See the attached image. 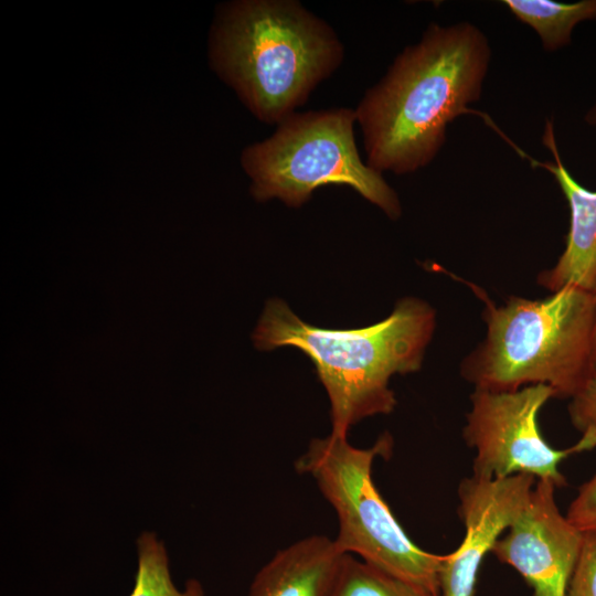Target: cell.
<instances>
[{
  "mask_svg": "<svg viewBox=\"0 0 596 596\" xmlns=\"http://www.w3.org/2000/svg\"><path fill=\"white\" fill-rule=\"evenodd\" d=\"M490 56L487 36L472 23H430L355 109L366 163L406 174L432 162L448 125L479 100Z\"/></svg>",
  "mask_w": 596,
  "mask_h": 596,
  "instance_id": "6da1fadb",
  "label": "cell"
},
{
  "mask_svg": "<svg viewBox=\"0 0 596 596\" xmlns=\"http://www.w3.org/2000/svg\"><path fill=\"white\" fill-rule=\"evenodd\" d=\"M435 327L434 308L415 297L400 299L389 317L358 329L311 326L273 298L253 339L259 350L295 347L311 360L330 401L331 434L348 437L363 418L393 412L390 379L422 368Z\"/></svg>",
  "mask_w": 596,
  "mask_h": 596,
  "instance_id": "7a4b0ae2",
  "label": "cell"
},
{
  "mask_svg": "<svg viewBox=\"0 0 596 596\" xmlns=\"http://www.w3.org/2000/svg\"><path fill=\"white\" fill-rule=\"evenodd\" d=\"M332 28L295 0L219 4L209 63L260 121L279 124L341 64Z\"/></svg>",
  "mask_w": 596,
  "mask_h": 596,
  "instance_id": "3957f363",
  "label": "cell"
},
{
  "mask_svg": "<svg viewBox=\"0 0 596 596\" xmlns=\"http://www.w3.org/2000/svg\"><path fill=\"white\" fill-rule=\"evenodd\" d=\"M475 291L487 331L460 363V375L475 390L544 384L555 397L571 400L596 375L595 290L568 286L541 299L510 296L501 305Z\"/></svg>",
  "mask_w": 596,
  "mask_h": 596,
  "instance_id": "277c9868",
  "label": "cell"
},
{
  "mask_svg": "<svg viewBox=\"0 0 596 596\" xmlns=\"http://www.w3.org/2000/svg\"><path fill=\"white\" fill-rule=\"evenodd\" d=\"M393 438L385 432L368 448L330 434L312 439L295 461L311 477L338 518L336 542L348 554L440 596L443 555L427 552L405 533L372 478L374 461L389 458Z\"/></svg>",
  "mask_w": 596,
  "mask_h": 596,
  "instance_id": "5b68a950",
  "label": "cell"
},
{
  "mask_svg": "<svg viewBox=\"0 0 596 596\" xmlns=\"http://www.w3.org/2000/svg\"><path fill=\"white\" fill-rule=\"evenodd\" d=\"M355 109L294 113L267 139L246 147L241 164L251 193L264 202L278 199L299 207L327 184L347 185L387 217L402 214L397 193L382 173L364 163L354 139Z\"/></svg>",
  "mask_w": 596,
  "mask_h": 596,
  "instance_id": "8992f818",
  "label": "cell"
},
{
  "mask_svg": "<svg viewBox=\"0 0 596 596\" xmlns=\"http://www.w3.org/2000/svg\"><path fill=\"white\" fill-rule=\"evenodd\" d=\"M554 397V391L544 384L511 392L473 390L462 428L466 445L476 453L472 475L496 479L524 473L550 479L557 488L566 486L560 464L586 449L579 440L557 449L543 437L539 415Z\"/></svg>",
  "mask_w": 596,
  "mask_h": 596,
  "instance_id": "52a82bcc",
  "label": "cell"
},
{
  "mask_svg": "<svg viewBox=\"0 0 596 596\" xmlns=\"http://www.w3.org/2000/svg\"><path fill=\"white\" fill-rule=\"evenodd\" d=\"M556 488L550 479H538L525 507L491 551L524 578L532 596H565L585 543L558 509Z\"/></svg>",
  "mask_w": 596,
  "mask_h": 596,
  "instance_id": "ba28073f",
  "label": "cell"
},
{
  "mask_svg": "<svg viewBox=\"0 0 596 596\" xmlns=\"http://www.w3.org/2000/svg\"><path fill=\"white\" fill-rule=\"evenodd\" d=\"M536 479L517 473L504 478L471 475L458 486V515L465 534L459 546L443 555L440 596H473L482 561L525 507Z\"/></svg>",
  "mask_w": 596,
  "mask_h": 596,
  "instance_id": "9c48e42d",
  "label": "cell"
},
{
  "mask_svg": "<svg viewBox=\"0 0 596 596\" xmlns=\"http://www.w3.org/2000/svg\"><path fill=\"white\" fill-rule=\"evenodd\" d=\"M543 143L554 161L532 163L546 169L556 179L570 207V228L565 248L551 268L538 274L536 283L551 292L574 286L596 289V191L581 185L563 164L553 124L546 121Z\"/></svg>",
  "mask_w": 596,
  "mask_h": 596,
  "instance_id": "30bf717a",
  "label": "cell"
},
{
  "mask_svg": "<svg viewBox=\"0 0 596 596\" xmlns=\"http://www.w3.org/2000/svg\"><path fill=\"white\" fill-rule=\"evenodd\" d=\"M345 554L327 535L302 538L256 573L248 596H330Z\"/></svg>",
  "mask_w": 596,
  "mask_h": 596,
  "instance_id": "8fae6325",
  "label": "cell"
},
{
  "mask_svg": "<svg viewBox=\"0 0 596 596\" xmlns=\"http://www.w3.org/2000/svg\"><path fill=\"white\" fill-rule=\"evenodd\" d=\"M503 4L522 23L530 25L549 52L567 46L574 28L596 20V0L560 3L550 0H504Z\"/></svg>",
  "mask_w": 596,
  "mask_h": 596,
  "instance_id": "7c38bea8",
  "label": "cell"
},
{
  "mask_svg": "<svg viewBox=\"0 0 596 596\" xmlns=\"http://www.w3.org/2000/svg\"><path fill=\"white\" fill-rule=\"evenodd\" d=\"M138 568L129 596H204L201 583L189 579L183 590L172 582L163 542L155 533L142 532L137 539Z\"/></svg>",
  "mask_w": 596,
  "mask_h": 596,
  "instance_id": "4fadbf2b",
  "label": "cell"
},
{
  "mask_svg": "<svg viewBox=\"0 0 596 596\" xmlns=\"http://www.w3.org/2000/svg\"><path fill=\"white\" fill-rule=\"evenodd\" d=\"M330 596H432L355 555L345 554Z\"/></svg>",
  "mask_w": 596,
  "mask_h": 596,
  "instance_id": "5bb4252c",
  "label": "cell"
},
{
  "mask_svg": "<svg viewBox=\"0 0 596 596\" xmlns=\"http://www.w3.org/2000/svg\"><path fill=\"white\" fill-rule=\"evenodd\" d=\"M572 425L581 433L586 451L596 448V375L575 394L568 404Z\"/></svg>",
  "mask_w": 596,
  "mask_h": 596,
  "instance_id": "9a60e30c",
  "label": "cell"
},
{
  "mask_svg": "<svg viewBox=\"0 0 596 596\" xmlns=\"http://www.w3.org/2000/svg\"><path fill=\"white\" fill-rule=\"evenodd\" d=\"M566 518L586 540L596 543V472L579 486Z\"/></svg>",
  "mask_w": 596,
  "mask_h": 596,
  "instance_id": "2e32d148",
  "label": "cell"
},
{
  "mask_svg": "<svg viewBox=\"0 0 596 596\" xmlns=\"http://www.w3.org/2000/svg\"><path fill=\"white\" fill-rule=\"evenodd\" d=\"M565 596H596V543H585Z\"/></svg>",
  "mask_w": 596,
  "mask_h": 596,
  "instance_id": "e0dca14e",
  "label": "cell"
},
{
  "mask_svg": "<svg viewBox=\"0 0 596 596\" xmlns=\"http://www.w3.org/2000/svg\"><path fill=\"white\" fill-rule=\"evenodd\" d=\"M585 121L590 126H596V102L595 104L589 108V110L585 115Z\"/></svg>",
  "mask_w": 596,
  "mask_h": 596,
  "instance_id": "ac0fdd59",
  "label": "cell"
},
{
  "mask_svg": "<svg viewBox=\"0 0 596 596\" xmlns=\"http://www.w3.org/2000/svg\"><path fill=\"white\" fill-rule=\"evenodd\" d=\"M594 363H595V372H596V320H595V331H594Z\"/></svg>",
  "mask_w": 596,
  "mask_h": 596,
  "instance_id": "d6986e66",
  "label": "cell"
}]
</instances>
